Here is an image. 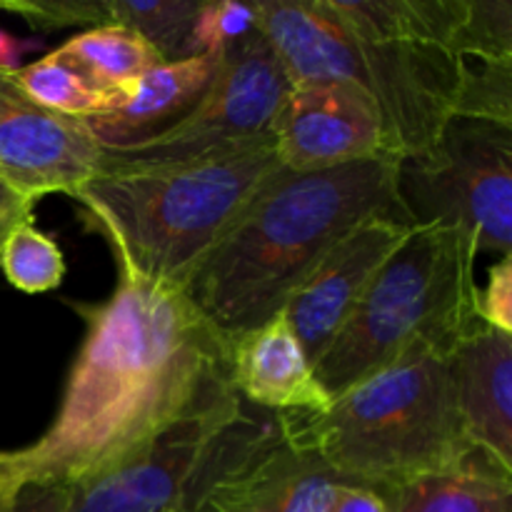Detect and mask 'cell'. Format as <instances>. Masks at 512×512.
<instances>
[{
  "label": "cell",
  "instance_id": "9a60e30c",
  "mask_svg": "<svg viewBox=\"0 0 512 512\" xmlns=\"http://www.w3.org/2000/svg\"><path fill=\"white\" fill-rule=\"evenodd\" d=\"M258 13L260 33L290 83L343 80L365 90L358 50L328 0H263Z\"/></svg>",
  "mask_w": 512,
  "mask_h": 512
},
{
  "label": "cell",
  "instance_id": "f546056e",
  "mask_svg": "<svg viewBox=\"0 0 512 512\" xmlns=\"http://www.w3.org/2000/svg\"><path fill=\"white\" fill-rule=\"evenodd\" d=\"M15 225H18V223H5V225H0V255H3V248H5V240H8L10 230H13V228H15Z\"/></svg>",
  "mask_w": 512,
  "mask_h": 512
},
{
  "label": "cell",
  "instance_id": "2e32d148",
  "mask_svg": "<svg viewBox=\"0 0 512 512\" xmlns=\"http://www.w3.org/2000/svg\"><path fill=\"white\" fill-rule=\"evenodd\" d=\"M223 55L203 53L178 63H160L125 85L113 110L85 118V125L103 148H128L155 138L190 113Z\"/></svg>",
  "mask_w": 512,
  "mask_h": 512
},
{
  "label": "cell",
  "instance_id": "f1b7e54d",
  "mask_svg": "<svg viewBox=\"0 0 512 512\" xmlns=\"http://www.w3.org/2000/svg\"><path fill=\"white\" fill-rule=\"evenodd\" d=\"M40 43H33V40H23V38H15V35L5 33L0 30V70H18L20 68V60L28 50H35Z\"/></svg>",
  "mask_w": 512,
  "mask_h": 512
},
{
  "label": "cell",
  "instance_id": "4316f807",
  "mask_svg": "<svg viewBox=\"0 0 512 512\" xmlns=\"http://www.w3.org/2000/svg\"><path fill=\"white\" fill-rule=\"evenodd\" d=\"M330 512H388V505L378 493L360 485H338Z\"/></svg>",
  "mask_w": 512,
  "mask_h": 512
},
{
  "label": "cell",
  "instance_id": "44dd1931",
  "mask_svg": "<svg viewBox=\"0 0 512 512\" xmlns=\"http://www.w3.org/2000/svg\"><path fill=\"white\" fill-rule=\"evenodd\" d=\"M0 265L8 283L30 295L55 290L65 278L63 250L50 235L35 228L33 218L10 230Z\"/></svg>",
  "mask_w": 512,
  "mask_h": 512
},
{
  "label": "cell",
  "instance_id": "603a6c76",
  "mask_svg": "<svg viewBox=\"0 0 512 512\" xmlns=\"http://www.w3.org/2000/svg\"><path fill=\"white\" fill-rule=\"evenodd\" d=\"M255 35H260L258 3L200 0L193 28L195 55H223Z\"/></svg>",
  "mask_w": 512,
  "mask_h": 512
},
{
  "label": "cell",
  "instance_id": "5bb4252c",
  "mask_svg": "<svg viewBox=\"0 0 512 512\" xmlns=\"http://www.w3.org/2000/svg\"><path fill=\"white\" fill-rule=\"evenodd\" d=\"M228 363L235 393L270 413H320L330 405L283 313L240 335Z\"/></svg>",
  "mask_w": 512,
  "mask_h": 512
},
{
  "label": "cell",
  "instance_id": "7a4b0ae2",
  "mask_svg": "<svg viewBox=\"0 0 512 512\" xmlns=\"http://www.w3.org/2000/svg\"><path fill=\"white\" fill-rule=\"evenodd\" d=\"M400 160L315 173L280 170L190 273L180 293L228 345L283 313L315 265L370 218L415 225L400 198Z\"/></svg>",
  "mask_w": 512,
  "mask_h": 512
},
{
  "label": "cell",
  "instance_id": "e0dca14e",
  "mask_svg": "<svg viewBox=\"0 0 512 512\" xmlns=\"http://www.w3.org/2000/svg\"><path fill=\"white\" fill-rule=\"evenodd\" d=\"M60 53L100 90H123L163 63L153 45L123 25H98L60 45Z\"/></svg>",
  "mask_w": 512,
  "mask_h": 512
},
{
  "label": "cell",
  "instance_id": "9c48e42d",
  "mask_svg": "<svg viewBox=\"0 0 512 512\" xmlns=\"http://www.w3.org/2000/svg\"><path fill=\"white\" fill-rule=\"evenodd\" d=\"M290 78L263 33L223 55L213 80L185 118L128 148H103L98 170L188 163L273 133Z\"/></svg>",
  "mask_w": 512,
  "mask_h": 512
},
{
  "label": "cell",
  "instance_id": "30bf717a",
  "mask_svg": "<svg viewBox=\"0 0 512 512\" xmlns=\"http://www.w3.org/2000/svg\"><path fill=\"white\" fill-rule=\"evenodd\" d=\"M273 143L280 165L290 173L390 155L375 100L360 85L343 80L290 85L273 123Z\"/></svg>",
  "mask_w": 512,
  "mask_h": 512
},
{
  "label": "cell",
  "instance_id": "d6986e66",
  "mask_svg": "<svg viewBox=\"0 0 512 512\" xmlns=\"http://www.w3.org/2000/svg\"><path fill=\"white\" fill-rule=\"evenodd\" d=\"M13 78L30 100L68 118H93L120 103L118 90L95 88L60 50H53L35 63L20 65L13 70Z\"/></svg>",
  "mask_w": 512,
  "mask_h": 512
},
{
  "label": "cell",
  "instance_id": "83f0119b",
  "mask_svg": "<svg viewBox=\"0 0 512 512\" xmlns=\"http://www.w3.org/2000/svg\"><path fill=\"white\" fill-rule=\"evenodd\" d=\"M33 208L35 200H30L28 195L20 193L18 188H13V185L0 175V225L30 220L33 218Z\"/></svg>",
  "mask_w": 512,
  "mask_h": 512
},
{
  "label": "cell",
  "instance_id": "cb8c5ba5",
  "mask_svg": "<svg viewBox=\"0 0 512 512\" xmlns=\"http://www.w3.org/2000/svg\"><path fill=\"white\" fill-rule=\"evenodd\" d=\"M338 485H343L338 475L330 473L310 455L298 453L293 468L280 485L275 512H330Z\"/></svg>",
  "mask_w": 512,
  "mask_h": 512
},
{
  "label": "cell",
  "instance_id": "277c9868",
  "mask_svg": "<svg viewBox=\"0 0 512 512\" xmlns=\"http://www.w3.org/2000/svg\"><path fill=\"white\" fill-rule=\"evenodd\" d=\"M280 170L270 133L188 163L95 170L73 200L120 273L180 290Z\"/></svg>",
  "mask_w": 512,
  "mask_h": 512
},
{
  "label": "cell",
  "instance_id": "8992f818",
  "mask_svg": "<svg viewBox=\"0 0 512 512\" xmlns=\"http://www.w3.org/2000/svg\"><path fill=\"white\" fill-rule=\"evenodd\" d=\"M353 38L385 148L415 160L458 113L470 63L458 53L465 0H328Z\"/></svg>",
  "mask_w": 512,
  "mask_h": 512
},
{
  "label": "cell",
  "instance_id": "5b68a950",
  "mask_svg": "<svg viewBox=\"0 0 512 512\" xmlns=\"http://www.w3.org/2000/svg\"><path fill=\"white\" fill-rule=\"evenodd\" d=\"M478 253L463 228L413 225L333 345L313 365L325 395L338 398L413 345H428L450 358L480 325L475 313Z\"/></svg>",
  "mask_w": 512,
  "mask_h": 512
},
{
  "label": "cell",
  "instance_id": "d4e9b609",
  "mask_svg": "<svg viewBox=\"0 0 512 512\" xmlns=\"http://www.w3.org/2000/svg\"><path fill=\"white\" fill-rule=\"evenodd\" d=\"M475 313L488 328L512 335V255H503L488 270V283L478 285Z\"/></svg>",
  "mask_w": 512,
  "mask_h": 512
},
{
  "label": "cell",
  "instance_id": "52a82bcc",
  "mask_svg": "<svg viewBox=\"0 0 512 512\" xmlns=\"http://www.w3.org/2000/svg\"><path fill=\"white\" fill-rule=\"evenodd\" d=\"M278 413L253 415L245 400L160 435L123 468L75 485L65 512H198L220 483L278 435Z\"/></svg>",
  "mask_w": 512,
  "mask_h": 512
},
{
  "label": "cell",
  "instance_id": "ba28073f",
  "mask_svg": "<svg viewBox=\"0 0 512 512\" xmlns=\"http://www.w3.org/2000/svg\"><path fill=\"white\" fill-rule=\"evenodd\" d=\"M400 198L415 225L463 228L480 253L512 255V128L453 118L428 155L400 160Z\"/></svg>",
  "mask_w": 512,
  "mask_h": 512
},
{
  "label": "cell",
  "instance_id": "3957f363",
  "mask_svg": "<svg viewBox=\"0 0 512 512\" xmlns=\"http://www.w3.org/2000/svg\"><path fill=\"white\" fill-rule=\"evenodd\" d=\"M290 448L380 498L420 478L485 473L512 480L470 445L455 405L450 358L413 345L320 413H278Z\"/></svg>",
  "mask_w": 512,
  "mask_h": 512
},
{
  "label": "cell",
  "instance_id": "4dcf8cb0",
  "mask_svg": "<svg viewBox=\"0 0 512 512\" xmlns=\"http://www.w3.org/2000/svg\"><path fill=\"white\" fill-rule=\"evenodd\" d=\"M15 8H18L15 0H10V3H0V10H10V13H15Z\"/></svg>",
  "mask_w": 512,
  "mask_h": 512
},
{
  "label": "cell",
  "instance_id": "ffe728a7",
  "mask_svg": "<svg viewBox=\"0 0 512 512\" xmlns=\"http://www.w3.org/2000/svg\"><path fill=\"white\" fill-rule=\"evenodd\" d=\"M200 0H105L108 25H123L143 35L163 63L195 55L193 28Z\"/></svg>",
  "mask_w": 512,
  "mask_h": 512
},
{
  "label": "cell",
  "instance_id": "484cf974",
  "mask_svg": "<svg viewBox=\"0 0 512 512\" xmlns=\"http://www.w3.org/2000/svg\"><path fill=\"white\" fill-rule=\"evenodd\" d=\"M70 490L60 485H25L0 500V512H65Z\"/></svg>",
  "mask_w": 512,
  "mask_h": 512
},
{
  "label": "cell",
  "instance_id": "7402d4cb",
  "mask_svg": "<svg viewBox=\"0 0 512 512\" xmlns=\"http://www.w3.org/2000/svg\"><path fill=\"white\" fill-rule=\"evenodd\" d=\"M458 53L468 63L512 65L510 0H465Z\"/></svg>",
  "mask_w": 512,
  "mask_h": 512
},
{
  "label": "cell",
  "instance_id": "7c38bea8",
  "mask_svg": "<svg viewBox=\"0 0 512 512\" xmlns=\"http://www.w3.org/2000/svg\"><path fill=\"white\" fill-rule=\"evenodd\" d=\"M413 225L398 218H370L345 235L305 278L283 308L310 365L333 345L373 280L400 248Z\"/></svg>",
  "mask_w": 512,
  "mask_h": 512
},
{
  "label": "cell",
  "instance_id": "8fae6325",
  "mask_svg": "<svg viewBox=\"0 0 512 512\" xmlns=\"http://www.w3.org/2000/svg\"><path fill=\"white\" fill-rule=\"evenodd\" d=\"M103 145L85 120L53 113L30 100L10 70H0V175L38 203L43 195L73 198L95 175Z\"/></svg>",
  "mask_w": 512,
  "mask_h": 512
},
{
  "label": "cell",
  "instance_id": "4fadbf2b",
  "mask_svg": "<svg viewBox=\"0 0 512 512\" xmlns=\"http://www.w3.org/2000/svg\"><path fill=\"white\" fill-rule=\"evenodd\" d=\"M450 375L470 445L512 473V335L480 323L450 355Z\"/></svg>",
  "mask_w": 512,
  "mask_h": 512
},
{
  "label": "cell",
  "instance_id": "ac0fdd59",
  "mask_svg": "<svg viewBox=\"0 0 512 512\" xmlns=\"http://www.w3.org/2000/svg\"><path fill=\"white\" fill-rule=\"evenodd\" d=\"M388 512H512V480L485 473L420 478L385 498Z\"/></svg>",
  "mask_w": 512,
  "mask_h": 512
},
{
  "label": "cell",
  "instance_id": "6da1fadb",
  "mask_svg": "<svg viewBox=\"0 0 512 512\" xmlns=\"http://www.w3.org/2000/svg\"><path fill=\"white\" fill-rule=\"evenodd\" d=\"M85 338L58 413L38 440L0 450V500L123 468L185 420L230 408V345L178 288L120 273L103 303H73Z\"/></svg>",
  "mask_w": 512,
  "mask_h": 512
}]
</instances>
